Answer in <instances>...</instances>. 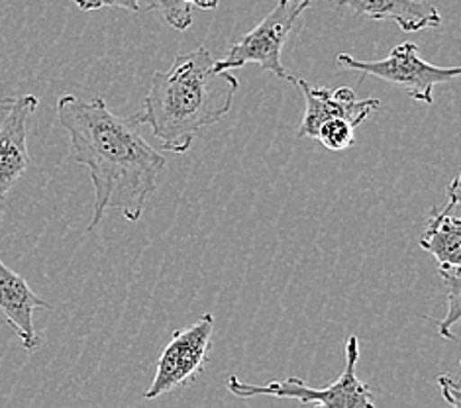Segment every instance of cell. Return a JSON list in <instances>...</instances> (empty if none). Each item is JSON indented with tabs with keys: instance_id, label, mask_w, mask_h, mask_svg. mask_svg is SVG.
Returning <instances> with one entry per match:
<instances>
[{
	"instance_id": "7c38bea8",
	"label": "cell",
	"mask_w": 461,
	"mask_h": 408,
	"mask_svg": "<svg viewBox=\"0 0 461 408\" xmlns=\"http://www.w3.org/2000/svg\"><path fill=\"white\" fill-rule=\"evenodd\" d=\"M218 6V0H148V8L158 13L167 24L177 30L185 32L193 24L194 8L201 10H214Z\"/></svg>"
},
{
	"instance_id": "8fae6325",
	"label": "cell",
	"mask_w": 461,
	"mask_h": 408,
	"mask_svg": "<svg viewBox=\"0 0 461 408\" xmlns=\"http://www.w3.org/2000/svg\"><path fill=\"white\" fill-rule=\"evenodd\" d=\"M338 6L349 8L357 16L391 20L406 34L442 24L438 8L426 0H338Z\"/></svg>"
},
{
	"instance_id": "30bf717a",
	"label": "cell",
	"mask_w": 461,
	"mask_h": 408,
	"mask_svg": "<svg viewBox=\"0 0 461 408\" xmlns=\"http://www.w3.org/2000/svg\"><path fill=\"white\" fill-rule=\"evenodd\" d=\"M420 248L436 258L438 267H461V216H459V175L447 189V203L434 211L420 238Z\"/></svg>"
},
{
	"instance_id": "e0dca14e",
	"label": "cell",
	"mask_w": 461,
	"mask_h": 408,
	"mask_svg": "<svg viewBox=\"0 0 461 408\" xmlns=\"http://www.w3.org/2000/svg\"><path fill=\"white\" fill-rule=\"evenodd\" d=\"M6 101H8V98H0V108H5V104H6Z\"/></svg>"
},
{
	"instance_id": "8992f818",
	"label": "cell",
	"mask_w": 461,
	"mask_h": 408,
	"mask_svg": "<svg viewBox=\"0 0 461 408\" xmlns=\"http://www.w3.org/2000/svg\"><path fill=\"white\" fill-rule=\"evenodd\" d=\"M214 330L212 314H204L194 324L175 332L166 349L161 351L156 377L146 389V399H158L175 389L191 385L204 369L206 354L211 349Z\"/></svg>"
},
{
	"instance_id": "5b68a950",
	"label": "cell",
	"mask_w": 461,
	"mask_h": 408,
	"mask_svg": "<svg viewBox=\"0 0 461 408\" xmlns=\"http://www.w3.org/2000/svg\"><path fill=\"white\" fill-rule=\"evenodd\" d=\"M338 69L357 71L359 83L366 77H377L387 83L401 86L412 101L432 104L434 103V86L459 79V68H438L420 58L419 46L411 41L399 43L393 48L389 58L381 61H359L348 53H339L336 58Z\"/></svg>"
},
{
	"instance_id": "3957f363",
	"label": "cell",
	"mask_w": 461,
	"mask_h": 408,
	"mask_svg": "<svg viewBox=\"0 0 461 408\" xmlns=\"http://www.w3.org/2000/svg\"><path fill=\"white\" fill-rule=\"evenodd\" d=\"M359 361V340L349 336L346 340V367L342 375L324 389H316L301 381L299 377H289L283 381H273L267 385L244 383L236 375L226 379L228 391L240 396V399H251V396H273V399H291L304 406H324V408H371L375 406V399L366 383L357 377Z\"/></svg>"
},
{
	"instance_id": "6da1fadb",
	"label": "cell",
	"mask_w": 461,
	"mask_h": 408,
	"mask_svg": "<svg viewBox=\"0 0 461 408\" xmlns=\"http://www.w3.org/2000/svg\"><path fill=\"white\" fill-rule=\"evenodd\" d=\"M58 122L69 134L73 159L89 171L93 183L95 211L89 230L101 226L108 211L138 222L167 168L163 153L141 136V110L118 116L101 96L83 101L63 95L58 101Z\"/></svg>"
},
{
	"instance_id": "9c48e42d",
	"label": "cell",
	"mask_w": 461,
	"mask_h": 408,
	"mask_svg": "<svg viewBox=\"0 0 461 408\" xmlns=\"http://www.w3.org/2000/svg\"><path fill=\"white\" fill-rule=\"evenodd\" d=\"M50 304L30 289L26 279L10 269L0 259V314L22 340V346L34 351L40 346V338L34 328V314Z\"/></svg>"
},
{
	"instance_id": "ba28073f",
	"label": "cell",
	"mask_w": 461,
	"mask_h": 408,
	"mask_svg": "<svg viewBox=\"0 0 461 408\" xmlns=\"http://www.w3.org/2000/svg\"><path fill=\"white\" fill-rule=\"evenodd\" d=\"M36 108L34 95L10 96L5 104L6 114L0 122V203L30 168L28 120Z\"/></svg>"
},
{
	"instance_id": "5bb4252c",
	"label": "cell",
	"mask_w": 461,
	"mask_h": 408,
	"mask_svg": "<svg viewBox=\"0 0 461 408\" xmlns=\"http://www.w3.org/2000/svg\"><path fill=\"white\" fill-rule=\"evenodd\" d=\"M354 130L356 128L346 122V120L332 118L326 120V122L318 128L314 140L321 141L322 146L330 151H344L356 143Z\"/></svg>"
},
{
	"instance_id": "2e32d148",
	"label": "cell",
	"mask_w": 461,
	"mask_h": 408,
	"mask_svg": "<svg viewBox=\"0 0 461 408\" xmlns=\"http://www.w3.org/2000/svg\"><path fill=\"white\" fill-rule=\"evenodd\" d=\"M438 385L442 387L444 399L452 406L461 408V399H459L461 387H459V383L452 377V375H440V377H438Z\"/></svg>"
},
{
	"instance_id": "277c9868",
	"label": "cell",
	"mask_w": 461,
	"mask_h": 408,
	"mask_svg": "<svg viewBox=\"0 0 461 408\" xmlns=\"http://www.w3.org/2000/svg\"><path fill=\"white\" fill-rule=\"evenodd\" d=\"M311 5L312 0H279L276 8L256 28H251L246 36H241V40L230 48L226 58L214 61V69L232 71L241 69L246 63H258L263 71L294 85L296 77L285 69L281 63V51L296 20Z\"/></svg>"
},
{
	"instance_id": "9a60e30c",
	"label": "cell",
	"mask_w": 461,
	"mask_h": 408,
	"mask_svg": "<svg viewBox=\"0 0 461 408\" xmlns=\"http://www.w3.org/2000/svg\"><path fill=\"white\" fill-rule=\"evenodd\" d=\"M83 13H93L101 8H124L130 13H140V0H75Z\"/></svg>"
},
{
	"instance_id": "52a82bcc",
	"label": "cell",
	"mask_w": 461,
	"mask_h": 408,
	"mask_svg": "<svg viewBox=\"0 0 461 408\" xmlns=\"http://www.w3.org/2000/svg\"><path fill=\"white\" fill-rule=\"evenodd\" d=\"M294 85L299 86L304 95V116L299 126L296 136L299 138H314L318 128L326 120L339 118L346 120L354 128L361 126L371 116L373 110L379 108V98H364L359 101L356 91L349 86H339V89H326V86H312L304 79H296Z\"/></svg>"
},
{
	"instance_id": "7a4b0ae2",
	"label": "cell",
	"mask_w": 461,
	"mask_h": 408,
	"mask_svg": "<svg viewBox=\"0 0 461 408\" xmlns=\"http://www.w3.org/2000/svg\"><path fill=\"white\" fill-rule=\"evenodd\" d=\"M214 61L199 46L177 55L169 71L153 73L141 114L161 150L186 153L196 136L230 113L240 83L230 71H216Z\"/></svg>"
},
{
	"instance_id": "4fadbf2b",
	"label": "cell",
	"mask_w": 461,
	"mask_h": 408,
	"mask_svg": "<svg viewBox=\"0 0 461 408\" xmlns=\"http://www.w3.org/2000/svg\"><path fill=\"white\" fill-rule=\"evenodd\" d=\"M461 267H438L440 277L446 286L447 295V313L446 318L438 322V334L446 340H456V334H452V328L459 322L461 318V279H459Z\"/></svg>"
}]
</instances>
